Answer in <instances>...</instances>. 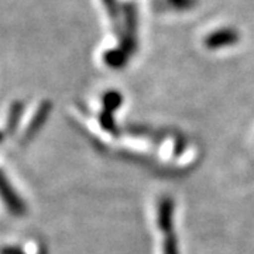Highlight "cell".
<instances>
[{
    "label": "cell",
    "mask_w": 254,
    "mask_h": 254,
    "mask_svg": "<svg viewBox=\"0 0 254 254\" xmlns=\"http://www.w3.org/2000/svg\"><path fill=\"white\" fill-rule=\"evenodd\" d=\"M0 193L3 196V199L7 202V205L10 206V209L14 212V213H21L23 212V205L20 203V200L14 196V193L11 192V190L9 188V185L4 182V180L0 177Z\"/></svg>",
    "instance_id": "8992f818"
},
{
    "label": "cell",
    "mask_w": 254,
    "mask_h": 254,
    "mask_svg": "<svg viewBox=\"0 0 254 254\" xmlns=\"http://www.w3.org/2000/svg\"><path fill=\"white\" fill-rule=\"evenodd\" d=\"M173 200L170 198H165L161 200L160 208H158V225L163 229L164 232L171 233V227H173Z\"/></svg>",
    "instance_id": "3957f363"
},
{
    "label": "cell",
    "mask_w": 254,
    "mask_h": 254,
    "mask_svg": "<svg viewBox=\"0 0 254 254\" xmlns=\"http://www.w3.org/2000/svg\"><path fill=\"white\" fill-rule=\"evenodd\" d=\"M102 1H103L110 18L113 21V27L116 30V34L119 37H122L125 34V28L120 24V7H119L118 0H102Z\"/></svg>",
    "instance_id": "5b68a950"
},
{
    "label": "cell",
    "mask_w": 254,
    "mask_h": 254,
    "mask_svg": "<svg viewBox=\"0 0 254 254\" xmlns=\"http://www.w3.org/2000/svg\"><path fill=\"white\" fill-rule=\"evenodd\" d=\"M120 103H122V95L119 92L110 91L103 96V106H105V110H108L110 113L113 110L118 109L119 106H120Z\"/></svg>",
    "instance_id": "52a82bcc"
},
{
    "label": "cell",
    "mask_w": 254,
    "mask_h": 254,
    "mask_svg": "<svg viewBox=\"0 0 254 254\" xmlns=\"http://www.w3.org/2000/svg\"><path fill=\"white\" fill-rule=\"evenodd\" d=\"M165 254H178L177 239L174 235H170L165 240Z\"/></svg>",
    "instance_id": "9c48e42d"
},
{
    "label": "cell",
    "mask_w": 254,
    "mask_h": 254,
    "mask_svg": "<svg viewBox=\"0 0 254 254\" xmlns=\"http://www.w3.org/2000/svg\"><path fill=\"white\" fill-rule=\"evenodd\" d=\"M100 125L103 126V128H106L108 131H113L115 130V122L112 119V113L105 110L102 115H100Z\"/></svg>",
    "instance_id": "ba28073f"
},
{
    "label": "cell",
    "mask_w": 254,
    "mask_h": 254,
    "mask_svg": "<svg viewBox=\"0 0 254 254\" xmlns=\"http://www.w3.org/2000/svg\"><path fill=\"white\" fill-rule=\"evenodd\" d=\"M177 9H190L195 4V0H170Z\"/></svg>",
    "instance_id": "30bf717a"
},
{
    "label": "cell",
    "mask_w": 254,
    "mask_h": 254,
    "mask_svg": "<svg viewBox=\"0 0 254 254\" xmlns=\"http://www.w3.org/2000/svg\"><path fill=\"white\" fill-rule=\"evenodd\" d=\"M103 60L110 68H123L127 64L128 55L119 47V48H113V50L106 51L105 55H103Z\"/></svg>",
    "instance_id": "277c9868"
},
{
    "label": "cell",
    "mask_w": 254,
    "mask_h": 254,
    "mask_svg": "<svg viewBox=\"0 0 254 254\" xmlns=\"http://www.w3.org/2000/svg\"><path fill=\"white\" fill-rule=\"evenodd\" d=\"M122 13H123V18H125V34L127 36H131L137 38L136 31H137V23H138V13H137V7L134 1H127L122 6ZM123 34V36H125ZM122 36V37H123ZM120 37V38H122Z\"/></svg>",
    "instance_id": "7a4b0ae2"
},
{
    "label": "cell",
    "mask_w": 254,
    "mask_h": 254,
    "mask_svg": "<svg viewBox=\"0 0 254 254\" xmlns=\"http://www.w3.org/2000/svg\"><path fill=\"white\" fill-rule=\"evenodd\" d=\"M239 41V33L235 28H220L205 38V46L210 50H218L227 46H233Z\"/></svg>",
    "instance_id": "6da1fadb"
}]
</instances>
